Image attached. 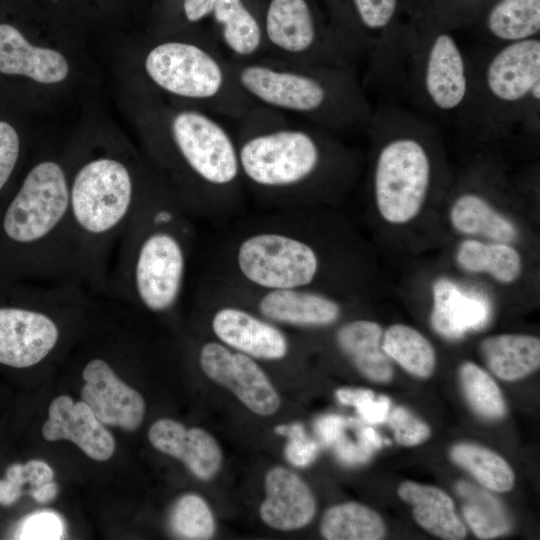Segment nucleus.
Instances as JSON below:
<instances>
[{
    "label": "nucleus",
    "mask_w": 540,
    "mask_h": 540,
    "mask_svg": "<svg viewBox=\"0 0 540 540\" xmlns=\"http://www.w3.org/2000/svg\"><path fill=\"white\" fill-rule=\"evenodd\" d=\"M450 220L457 231L467 235H481L506 244L518 237L514 224L476 194L460 196L451 207Z\"/></svg>",
    "instance_id": "24"
},
{
    "label": "nucleus",
    "mask_w": 540,
    "mask_h": 540,
    "mask_svg": "<svg viewBox=\"0 0 540 540\" xmlns=\"http://www.w3.org/2000/svg\"><path fill=\"white\" fill-rule=\"evenodd\" d=\"M192 218L176 197L143 195L116 247L102 298L153 314L174 311L185 294Z\"/></svg>",
    "instance_id": "1"
},
{
    "label": "nucleus",
    "mask_w": 540,
    "mask_h": 540,
    "mask_svg": "<svg viewBox=\"0 0 540 540\" xmlns=\"http://www.w3.org/2000/svg\"><path fill=\"white\" fill-rule=\"evenodd\" d=\"M69 183L62 163L39 161L2 213V236L21 250L32 282L80 285L69 241Z\"/></svg>",
    "instance_id": "2"
},
{
    "label": "nucleus",
    "mask_w": 540,
    "mask_h": 540,
    "mask_svg": "<svg viewBox=\"0 0 540 540\" xmlns=\"http://www.w3.org/2000/svg\"><path fill=\"white\" fill-rule=\"evenodd\" d=\"M266 496L259 514L269 527L293 531L308 525L316 512V501L308 485L294 472L281 466L265 476Z\"/></svg>",
    "instance_id": "15"
},
{
    "label": "nucleus",
    "mask_w": 540,
    "mask_h": 540,
    "mask_svg": "<svg viewBox=\"0 0 540 540\" xmlns=\"http://www.w3.org/2000/svg\"><path fill=\"white\" fill-rule=\"evenodd\" d=\"M431 166L424 147L397 138L380 151L374 174L377 209L387 222L404 224L420 211L429 187Z\"/></svg>",
    "instance_id": "7"
},
{
    "label": "nucleus",
    "mask_w": 540,
    "mask_h": 540,
    "mask_svg": "<svg viewBox=\"0 0 540 540\" xmlns=\"http://www.w3.org/2000/svg\"><path fill=\"white\" fill-rule=\"evenodd\" d=\"M399 497L411 505L415 521L429 533L446 540H460L466 528L455 513L452 499L440 488L405 481Z\"/></svg>",
    "instance_id": "21"
},
{
    "label": "nucleus",
    "mask_w": 540,
    "mask_h": 540,
    "mask_svg": "<svg viewBox=\"0 0 540 540\" xmlns=\"http://www.w3.org/2000/svg\"><path fill=\"white\" fill-rule=\"evenodd\" d=\"M540 83V41L529 38L510 42L490 61L486 84L498 100L516 102Z\"/></svg>",
    "instance_id": "16"
},
{
    "label": "nucleus",
    "mask_w": 540,
    "mask_h": 540,
    "mask_svg": "<svg viewBox=\"0 0 540 540\" xmlns=\"http://www.w3.org/2000/svg\"><path fill=\"white\" fill-rule=\"evenodd\" d=\"M451 459L467 470L483 487L507 492L515 476L509 464L492 450L474 443H458L450 451Z\"/></svg>",
    "instance_id": "29"
},
{
    "label": "nucleus",
    "mask_w": 540,
    "mask_h": 540,
    "mask_svg": "<svg viewBox=\"0 0 540 540\" xmlns=\"http://www.w3.org/2000/svg\"><path fill=\"white\" fill-rule=\"evenodd\" d=\"M487 26L500 40L532 38L540 30V0H500L489 12Z\"/></svg>",
    "instance_id": "30"
},
{
    "label": "nucleus",
    "mask_w": 540,
    "mask_h": 540,
    "mask_svg": "<svg viewBox=\"0 0 540 540\" xmlns=\"http://www.w3.org/2000/svg\"><path fill=\"white\" fill-rule=\"evenodd\" d=\"M85 381L81 398L98 420L126 431L136 430L145 414L143 397L126 385L108 362L100 357L90 359L83 368Z\"/></svg>",
    "instance_id": "11"
},
{
    "label": "nucleus",
    "mask_w": 540,
    "mask_h": 540,
    "mask_svg": "<svg viewBox=\"0 0 540 540\" xmlns=\"http://www.w3.org/2000/svg\"><path fill=\"white\" fill-rule=\"evenodd\" d=\"M266 34L279 49L300 53L315 40L312 15L305 0H271L266 15Z\"/></svg>",
    "instance_id": "23"
},
{
    "label": "nucleus",
    "mask_w": 540,
    "mask_h": 540,
    "mask_svg": "<svg viewBox=\"0 0 540 540\" xmlns=\"http://www.w3.org/2000/svg\"><path fill=\"white\" fill-rule=\"evenodd\" d=\"M274 431L289 438L285 447V456L292 465L306 467L316 459L318 444L307 436L302 424L279 425Z\"/></svg>",
    "instance_id": "35"
},
{
    "label": "nucleus",
    "mask_w": 540,
    "mask_h": 540,
    "mask_svg": "<svg viewBox=\"0 0 540 540\" xmlns=\"http://www.w3.org/2000/svg\"><path fill=\"white\" fill-rule=\"evenodd\" d=\"M196 294L238 304L278 326L325 327L342 313L337 300L316 289L252 288L211 277Z\"/></svg>",
    "instance_id": "6"
},
{
    "label": "nucleus",
    "mask_w": 540,
    "mask_h": 540,
    "mask_svg": "<svg viewBox=\"0 0 540 540\" xmlns=\"http://www.w3.org/2000/svg\"><path fill=\"white\" fill-rule=\"evenodd\" d=\"M382 349L388 358L413 376L427 378L434 371L436 357L432 345L410 326H390L382 338Z\"/></svg>",
    "instance_id": "27"
},
{
    "label": "nucleus",
    "mask_w": 540,
    "mask_h": 540,
    "mask_svg": "<svg viewBox=\"0 0 540 540\" xmlns=\"http://www.w3.org/2000/svg\"><path fill=\"white\" fill-rule=\"evenodd\" d=\"M171 134L184 166L202 186V217L233 214L241 174L237 147L226 130L207 115L186 110L174 117Z\"/></svg>",
    "instance_id": "5"
},
{
    "label": "nucleus",
    "mask_w": 540,
    "mask_h": 540,
    "mask_svg": "<svg viewBox=\"0 0 540 540\" xmlns=\"http://www.w3.org/2000/svg\"><path fill=\"white\" fill-rule=\"evenodd\" d=\"M29 494L36 502L46 504L52 501L58 494V485L51 480L33 488L29 491Z\"/></svg>",
    "instance_id": "44"
},
{
    "label": "nucleus",
    "mask_w": 540,
    "mask_h": 540,
    "mask_svg": "<svg viewBox=\"0 0 540 540\" xmlns=\"http://www.w3.org/2000/svg\"><path fill=\"white\" fill-rule=\"evenodd\" d=\"M19 153L20 140L16 130L0 121V192L15 169Z\"/></svg>",
    "instance_id": "38"
},
{
    "label": "nucleus",
    "mask_w": 540,
    "mask_h": 540,
    "mask_svg": "<svg viewBox=\"0 0 540 540\" xmlns=\"http://www.w3.org/2000/svg\"><path fill=\"white\" fill-rule=\"evenodd\" d=\"M489 314L488 302L483 298L464 294L445 278L434 282L431 324L439 335L459 339L469 330L483 328Z\"/></svg>",
    "instance_id": "19"
},
{
    "label": "nucleus",
    "mask_w": 540,
    "mask_h": 540,
    "mask_svg": "<svg viewBox=\"0 0 540 540\" xmlns=\"http://www.w3.org/2000/svg\"><path fill=\"white\" fill-rule=\"evenodd\" d=\"M16 539H60L62 526L59 518L49 512L30 516L15 534Z\"/></svg>",
    "instance_id": "37"
},
{
    "label": "nucleus",
    "mask_w": 540,
    "mask_h": 540,
    "mask_svg": "<svg viewBox=\"0 0 540 540\" xmlns=\"http://www.w3.org/2000/svg\"><path fill=\"white\" fill-rule=\"evenodd\" d=\"M217 0H184V12L191 22L198 21L210 14Z\"/></svg>",
    "instance_id": "43"
},
{
    "label": "nucleus",
    "mask_w": 540,
    "mask_h": 540,
    "mask_svg": "<svg viewBox=\"0 0 540 540\" xmlns=\"http://www.w3.org/2000/svg\"><path fill=\"white\" fill-rule=\"evenodd\" d=\"M458 264L469 272L489 273L502 283H512L521 274L519 253L506 243H484L478 240L463 241L457 251Z\"/></svg>",
    "instance_id": "25"
},
{
    "label": "nucleus",
    "mask_w": 540,
    "mask_h": 540,
    "mask_svg": "<svg viewBox=\"0 0 540 540\" xmlns=\"http://www.w3.org/2000/svg\"><path fill=\"white\" fill-rule=\"evenodd\" d=\"M99 298L78 284L35 282L27 304L0 306V364L28 368L45 360L61 340V315Z\"/></svg>",
    "instance_id": "3"
},
{
    "label": "nucleus",
    "mask_w": 540,
    "mask_h": 540,
    "mask_svg": "<svg viewBox=\"0 0 540 540\" xmlns=\"http://www.w3.org/2000/svg\"><path fill=\"white\" fill-rule=\"evenodd\" d=\"M425 89L440 109L458 107L467 93V77L462 53L449 34H439L433 41L425 68Z\"/></svg>",
    "instance_id": "18"
},
{
    "label": "nucleus",
    "mask_w": 540,
    "mask_h": 540,
    "mask_svg": "<svg viewBox=\"0 0 540 540\" xmlns=\"http://www.w3.org/2000/svg\"><path fill=\"white\" fill-rule=\"evenodd\" d=\"M172 533L180 539L206 540L215 533V520L207 502L197 494H185L174 503L169 516Z\"/></svg>",
    "instance_id": "33"
},
{
    "label": "nucleus",
    "mask_w": 540,
    "mask_h": 540,
    "mask_svg": "<svg viewBox=\"0 0 540 540\" xmlns=\"http://www.w3.org/2000/svg\"><path fill=\"white\" fill-rule=\"evenodd\" d=\"M198 363L204 374L230 390L249 410L270 416L280 406V397L254 358L218 341L202 344Z\"/></svg>",
    "instance_id": "9"
},
{
    "label": "nucleus",
    "mask_w": 540,
    "mask_h": 540,
    "mask_svg": "<svg viewBox=\"0 0 540 540\" xmlns=\"http://www.w3.org/2000/svg\"><path fill=\"white\" fill-rule=\"evenodd\" d=\"M362 22L371 29L385 27L395 12L397 0H353Z\"/></svg>",
    "instance_id": "39"
},
{
    "label": "nucleus",
    "mask_w": 540,
    "mask_h": 540,
    "mask_svg": "<svg viewBox=\"0 0 540 540\" xmlns=\"http://www.w3.org/2000/svg\"><path fill=\"white\" fill-rule=\"evenodd\" d=\"M0 72L51 84L67 77L69 65L60 52L33 46L14 26L0 24Z\"/></svg>",
    "instance_id": "17"
},
{
    "label": "nucleus",
    "mask_w": 540,
    "mask_h": 540,
    "mask_svg": "<svg viewBox=\"0 0 540 540\" xmlns=\"http://www.w3.org/2000/svg\"><path fill=\"white\" fill-rule=\"evenodd\" d=\"M354 407L365 421L379 424L387 420L390 412V399L386 396L376 397L374 392L370 390Z\"/></svg>",
    "instance_id": "40"
},
{
    "label": "nucleus",
    "mask_w": 540,
    "mask_h": 540,
    "mask_svg": "<svg viewBox=\"0 0 540 540\" xmlns=\"http://www.w3.org/2000/svg\"><path fill=\"white\" fill-rule=\"evenodd\" d=\"M213 300L217 304L210 328L218 342L255 360L279 361L288 356L290 342L278 325L238 304Z\"/></svg>",
    "instance_id": "10"
},
{
    "label": "nucleus",
    "mask_w": 540,
    "mask_h": 540,
    "mask_svg": "<svg viewBox=\"0 0 540 540\" xmlns=\"http://www.w3.org/2000/svg\"><path fill=\"white\" fill-rule=\"evenodd\" d=\"M222 25L226 46L240 56L255 53L261 44V29L242 0H217L212 11Z\"/></svg>",
    "instance_id": "31"
},
{
    "label": "nucleus",
    "mask_w": 540,
    "mask_h": 540,
    "mask_svg": "<svg viewBox=\"0 0 540 540\" xmlns=\"http://www.w3.org/2000/svg\"><path fill=\"white\" fill-rule=\"evenodd\" d=\"M481 353L494 375L505 381L522 379L540 366V340L530 335L488 337L481 343Z\"/></svg>",
    "instance_id": "22"
},
{
    "label": "nucleus",
    "mask_w": 540,
    "mask_h": 540,
    "mask_svg": "<svg viewBox=\"0 0 540 540\" xmlns=\"http://www.w3.org/2000/svg\"><path fill=\"white\" fill-rule=\"evenodd\" d=\"M240 85L260 101L295 112H312L326 100V90L316 79L264 65H248L239 72Z\"/></svg>",
    "instance_id": "12"
},
{
    "label": "nucleus",
    "mask_w": 540,
    "mask_h": 540,
    "mask_svg": "<svg viewBox=\"0 0 540 540\" xmlns=\"http://www.w3.org/2000/svg\"><path fill=\"white\" fill-rule=\"evenodd\" d=\"M53 477L52 468L40 460H30L24 465L13 464L7 468L6 478L0 480V503L9 506L20 498L24 485L29 484L32 490L53 480Z\"/></svg>",
    "instance_id": "34"
},
{
    "label": "nucleus",
    "mask_w": 540,
    "mask_h": 540,
    "mask_svg": "<svg viewBox=\"0 0 540 540\" xmlns=\"http://www.w3.org/2000/svg\"><path fill=\"white\" fill-rule=\"evenodd\" d=\"M145 68L159 87L187 98L214 97L224 83L217 60L190 43L166 42L156 46L149 52Z\"/></svg>",
    "instance_id": "8"
},
{
    "label": "nucleus",
    "mask_w": 540,
    "mask_h": 540,
    "mask_svg": "<svg viewBox=\"0 0 540 540\" xmlns=\"http://www.w3.org/2000/svg\"><path fill=\"white\" fill-rule=\"evenodd\" d=\"M334 444L337 457L346 464L364 463L373 453L359 441L357 443L349 441L344 434Z\"/></svg>",
    "instance_id": "42"
},
{
    "label": "nucleus",
    "mask_w": 540,
    "mask_h": 540,
    "mask_svg": "<svg viewBox=\"0 0 540 540\" xmlns=\"http://www.w3.org/2000/svg\"><path fill=\"white\" fill-rule=\"evenodd\" d=\"M148 438L155 449L181 460L200 480H210L221 468V448L204 429H187L175 420L163 418L150 427Z\"/></svg>",
    "instance_id": "14"
},
{
    "label": "nucleus",
    "mask_w": 540,
    "mask_h": 540,
    "mask_svg": "<svg viewBox=\"0 0 540 540\" xmlns=\"http://www.w3.org/2000/svg\"><path fill=\"white\" fill-rule=\"evenodd\" d=\"M350 423L340 415H325L315 422V432L326 445L334 444L343 434L344 428Z\"/></svg>",
    "instance_id": "41"
},
{
    "label": "nucleus",
    "mask_w": 540,
    "mask_h": 540,
    "mask_svg": "<svg viewBox=\"0 0 540 540\" xmlns=\"http://www.w3.org/2000/svg\"><path fill=\"white\" fill-rule=\"evenodd\" d=\"M382 327L370 320H353L336 332V343L357 370L375 382H388L393 370L382 349Z\"/></svg>",
    "instance_id": "20"
},
{
    "label": "nucleus",
    "mask_w": 540,
    "mask_h": 540,
    "mask_svg": "<svg viewBox=\"0 0 540 540\" xmlns=\"http://www.w3.org/2000/svg\"><path fill=\"white\" fill-rule=\"evenodd\" d=\"M456 489L463 500L464 518L478 538L492 539L509 532L510 520L497 498L465 481L458 482Z\"/></svg>",
    "instance_id": "28"
},
{
    "label": "nucleus",
    "mask_w": 540,
    "mask_h": 540,
    "mask_svg": "<svg viewBox=\"0 0 540 540\" xmlns=\"http://www.w3.org/2000/svg\"><path fill=\"white\" fill-rule=\"evenodd\" d=\"M396 441L403 446H416L426 441L430 428L404 407H395L387 417Z\"/></svg>",
    "instance_id": "36"
},
{
    "label": "nucleus",
    "mask_w": 540,
    "mask_h": 540,
    "mask_svg": "<svg viewBox=\"0 0 540 540\" xmlns=\"http://www.w3.org/2000/svg\"><path fill=\"white\" fill-rule=\"evenodd\" d=\"M240 174L260 200L296 208L297 195L320 167L318 142L307 132L281 129L256 134L237 148Z\"/></svg>",
    "instance_id": "4"
},
{
    "label": "nucleus",
    "mask_w": 540,
    "mask_h": 540,
    "mask_svg": "<svg viewBox=\"0 0 540 540\" xmlns=\"http://www.w3.org/2000/svg\"><path fill=\"white\" fill-rule=\"evenodd\" d=\"M358 441L367 449L374 452L383 445L381 436L371 427H362L358 432Z\"/></svg>",
    "instance_id": "45"
},
{
    "label": "nucleus",
    "mask_w": 540,
    "mask_h": 540,
    "mask_svg": "<svg viewBox=\"0 0 540 540\" xmlns=\"http://www.w3.org/2000/svg\"><path fill=\"white\" fill-rule=\"evenodd\" d=\"M459 378L472 409L482 418L498 420L505 414V402L493 378L472 362L461 365Z\"/></svg>",
    "instance_id": "32"
},
{
    "label": "nucleus",
    "mask_w": 540,
    "mask_h": 540,
    "mask_svg": "<svg viewBox=\"0 0 540 540\" xmlns=\"http://www.w3.org/2000/svg\"><path fill=\"white\" fill-rule=\"evenodd\" d=\"M42 434L48 441L70 440L96 461L110 459L115 451L114 437L90 407L84 401L74 403L67 395L51 402Z\"/></svg>",
    "instance_id": "13"
},
{
    "label": "nucleus",
    "mask_w": 540,
    "mask_h": 540,
    "mask_svg": "<svg viewBox=\"0 0 540 540\" xmlns=\"http://www.w3.org/2000/svg\"><path fill=\"white\" fill-rule=\"evenodd\" d=\"M320 531L328 540H379L385 524L374 510L355 502L330 507L323 515Z\"/></svg>",
    "instance_id": "26"
}]
</instances>
